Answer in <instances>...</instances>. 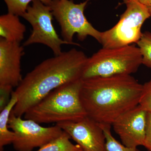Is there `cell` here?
<instances>
[{"label":"cell","instance_id":"1","mask_svg":"<svg viewBox=\"0 0 151 151\" xmlns=\"http://www.w3.org/2000/svg\"><path fill=\"white\" fill-rule=\"evenodd\" d=\"M88 58L83 51L72 48L40 63L23 78L14 91L18 101L13 113L22 117L54 89L82 79Z\"/></svg>","mask_w":151,"mask_h":151},{"label":"cell","instance_id":"2","mask_svg":"<svg viewBox=\"0 0 151 151\" xmlns=\"http://www.w3.org/2000/svg\"><path fill=\"white\" fill-rule=\"evenodd\" d=\"M81 104L87 116L99 124L112 125L139 105L141 84L129 74L82 79Z\"/></svg>","mask_w":151,"mask_h":151},{"label":"cell","instance_id":"3","mask_svg":"<svg viewBox=\"0 0 151 151\" xmlns=\"http://www.w3.org/2000/svg\"><path fill=\"white\" fill-rule=\"evenodd\" d=\"M82 79L59 86L24 115L39 124L76 122L87 116L80 99Z\"/></svg>","mask_w":151,"mask_h":151},{"label":"cell","instance_id":"4","mask_svg":"<svg viewBox=\"0 0 151 151\" xmlns=\"http://www.w3.org/2000/svg\"><path fill=\"white\" fill-rule=\"evenodd\" d=\"M142 64V55L138 47L127 45L114 48H102L88 57L82 79L106 77L137 72Z\"/></svg>","mask_w":151,"mask_h":151},{"label":"cell","instance_id":"5","mask_svg":"<svg viewBox=\"0 0 151 151\" xmlns=\"http://www.w3.org/2000/svg\"><path fill=\"white\" fill-rule=\"evenodd\" d=\"M127 9L113 27L101 32L103 48H114L137 43L142 36V26L151 16L148 7L135 0H124Z\"/></svg>","mask_w":151,"mask_h":151},{"label":"cell","instance_id":"6","mask_svg":"<svg viewBox=\"0 0 151 151\" xmlns=\"http://www.w3.org/2000/svg\"><path fill=\"white\" fill-rule=\"evenodd\" d=\"M88 2L86 0L77 4L73 0H52L49 5L60 26L63 39L71 45H80L73 41V36L76 34L81 41L89 36L100 43L101 32L96 29L84 15Z\"/></svg>","mask_w":151,"mask_h":151},{"label":"cell","instance_id":"7","mask_svg":"<svg viewBox=\"0 0 151 151\" xmlns=\"http://www.w3.org/2000/svg\"><path fill=\"white\" fill-rule=\"evenodd\" d=\"M22 17L32 27L31 34L23 43L24 47L40 44L50 48L54 55H58L63 52L62 45H70L60 38L55 29L52 22L54 17L50 6L40 1H34Z\"/></svg>","mask_w":151,"mask_h":151},{"label":"cell","instance_id":"8","mask_svg":"<svg viewBox=\"0 0 151 151\" xmlns=\"http://www.w3.org/2000/svg\"><path fill=\"white\" fill-rule=\"evenodd\" d=\"M8 125L15 135L12 144L17 151H32L35 148H40L59 137L63 133V130L57 125L42 127L33 120L17 117L12 111Z\"/></svg>","mask_w":151,"mask_h":151},{"label":"cell","instance_id":"9","mask_svg":"<svg viewBox=\"0 0 151 151\" xmlns=\"http://www.w3.org/2000/svg\"><path fill=\"white\" fill-rule=\"evenodd\" d=\"M23 45L0 39V92L12 94L22 80L21 63Z\"/></svg>","mask_w":151,"mask_h":151},{"label":"cell","instance_id":"10","mask_svg":"<svg viewBox=\"0 0 151 151\" xmlns=\"http://www.w3.org/2000/svg\"><path fill=\"white\" fill-rule=\"evenodd\" d=\"M56 125L67 133L83 151H107L103 129L88 116L77 122H60Z\"/></svg>","mask_w":151,"mask_h":151},{"label":"cell","instance_id":"11","mask_svg":"<svg viewBox=\"0 0 151 151\" xmlns=\"http://www.w3.org/2000/svg\"><path fill=\"white\" fill-rule=\"evenodd\" d=\"M147 113L139 105L120 116L112 124L124 145L129 147L144 146Z\"/></svg>","mask_w":151,"mask_h":151},{"label":"cell","instance_id":"12","mask_svg":"<svg viewBox=\"0 0 151 151\" xmlns=\"http://www.w3.org/2000/svg\"><path fill=\"white\" fill-rule=\"evenodd\" d=\"M26 27L18 16L9 13L0 16L1 38L10 42L20 43L23 40Z\"/></svg>","mask_w":151,"mask_h":151},{"label":"cell","instance_id":"13","mask_svg":"<svg viewBox=\"0 0 151 151\" xmlns=\"http://www.w3.org/2000/svg\"><path fill=\"white\" fill-rule=\"evenodd\" d=\"M18 101L14 91L11 94L10 100L0 113V151H3L5 146L12 144L15 139L14 133L9 130V120L12 111Z\"/></svg>","mask_w":151,"mask_h":151},{"label":"cell","instance_id":"14","mask_svg":"<svg viewBox=\"0 0 151 151\" xmlns=\"http://www.w3.org/2000/svg\"><path fill=\"white\" fill-rule=\"evenodd\" d=\"M70 139L69 135L63 131L59 137L41 147L37 151H83L80 146L72 144Z\"/></svg>","mask_w":151,"mask_h":151},{"label":"cell","instance_id":"15","mask_svg":"<svg viewBox=\"0 0 151 151\" xmlns=\"http://www.w3.org/2000/svg\"><path fill=\"white\" fill-rule=\"evenodd\" d=\"M99 124L105 134L107 151H140L137 147H126L116 140L111 134V126L112 125L108 124Z\"/></svg>","mask_w":151,"mask_h":151},{"label":"cell","instance_id":"16","mask_svg":"<svg viewBox=\"0 0 151 151\" xmlns=\"http://www.w3.org/2000/svg\"><path fill=\"white\" fill-rule=\"evenodd\" d=\"M7 7L9 13L19 17L26 12L30 2L35 1H40L45 4L49 6L52 0H4Z\"/></svg>","mask_w":151,"mask_h":151},{"label":"cell","instance_id":"17","mask_svg":"<svg viewBox=\"0 0 151 151\" xmlns=\"http://www.w3.org/2000/svg\"><path fill=\"white\" fill-rule=\"evenodd\" d=\"M137 44L142 54V64L151 69V33H142Z\"/></svg>","mask_w":151,"mask_h":151},{"label":"cell","instance_id":"18","mask_svg":"<svg viewBox=\"0 0 151 151\" xmlns=\"http://www.w3.org/2000/svg\"><path fill=\"white\" fill-rule=\"evenodd\" d=\"M139 105L148 113H151V79L143 85Z\"/></svg>","mask_w":151,"mask_h":151},{"label":"cell","instance_id":"19","mask_svg":"<svg viewBox=\"0 0 151 151\" xmlns=\"http://www.w3.org/2000/svg\"><path fill=\"white\" fill-rule=\"evenodd\" d=\"M148 151H151V113H147L145 137L144 146Z\"/></svg>","mask_w":151,"mask_h":151},{"label":"cell","instance_id":"20","mask_svg":"<svg viewBox=\"0 0 151 151\" xmlns=\"http://www.w3.org/2000/svg\"><path fill=\"white\" fill-rule=\"evenodd\" d=\"M135 1L147 7L151 6V0H135Z\"/></svg>","mask_w":151,"mask_h":151},{"label":"cell","instance_id":"21","mask_svg":"<svg viewBox=\"0 0 151 151\" xmlns=\"http://www.w3.org/2000/svg\"><path fill=\"white\" fill-rule=\"evenodd\" d=\"M148 7L149 11H150V13L151 14V6Z\"/></svg>","mask_w":151,"mask_h":151},{"label":"cell","instance_id":"22","mask_svg":"<svg viewBox=\"0 0 151 151\" xmlns=\"http://www.w3.org/2000/svg\"><path fill=\"white\" fill-rule=\"evenodd\" d=\"M87 1H90V0H87Z\"/></svg>","mask_w":151,"mask_h":151}]
</instances>
